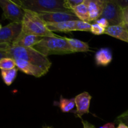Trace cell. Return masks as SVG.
Listing matches in <instances>:
<instances>
[{
    "label": "cell",
    "instance_id": "6da1fadb",
    "mask_svg": "<svg viewBox=\"0 0 128 128\" xmlns=\"http://www.w3.org/2000/svg\"><path fill=\"white\" fill-rule=\"evenodd\" d=\"M8 58L13 60H23L49 71L52 63L48 57L44 56L33 48L14 46L11 44L7 50Z\"/></svg>",
    "mask_w": 128,
    "mask_h": 128
},
{
    "label": "cell",
    "instance_id": "7a4b0ae2",
    "mask_svg": "<svg viewBox=\"0 0 128 128\" xmlns=\"http://www.w3.org/2000/svg\"><path fill=\"white\" fill-rule=\"evenodd\" d=\"M38 52L48 57L50 55H64L74 53L71 46L64 37H43L33 47Z\"/></svg>",
    "mask_w": 128,
    "mask_h": 128
},
{
    "label": "cell",
    "instance_id": "3957f363",
    "mask_svg": "<svg viewBox=\"0 0 128 128\" xmlns=\"http://www.w3.org/2000/svg\"><path fill=\"white\" fill-rule=\"evenodd\" d=\"M21 32L36 35L41 37H54L57 35L51 32L46 26V23L38 13L30 10H24V16L21 23Z\"/></svg>",
    "mask_w": 128,
    "mask_h": 128
},
{
    "label": "cell",
    "instance_id": "277c9868",
    "mask_svg": "<svg viewBox=\"0 0 128 128\" xmlns=\"http://www.w3.org/2000/svg\"><path fill=\"white\" fill-rule=\"evenodd\" d=\"M24 10L37 13L47 12H72L65 8L64 0H13Z\"/></svg>",
    "mask_w": 128,
    "mask_h": 128
},
{
    "label": "cell",
    "instance_id": "5b68a950",
    "mask_svg": "<svg viewBox=\"0 0 128 128\" xmlns=\"http://www.w3.org/2000/svg\"><path fill=\"white\" fill-rule=\"evenodd\" d=\"M101 18L108 21L110 26L124 24L123 10L116 0H104V6Z\"/></svg>",
    "mask_w": 128,
    "mask_h": 128
},
{
    "label": "cell",
    "instance_id": "8992f818",
    "mask_svg": "<svg viewBox=\"0 0 128 128\" xmlns=\"http://www.w3.org/2000/svg\"><path fill=\"white\" fill-rule=\"evenodd\" d=\"M0 8L2 10V16L11 22L21 24L24 16V10L12 0H0Z\"/></svg>",
    "mask_w": 128,
    "mask_h": 128
},
{
    "label": "cell",
    "instance_id": "52a82bcc",
    "mask_svg": "<svg viewBox=\"0 0 128 128\" xmlns=\"http://www.w3.org/2000/svg\"><path fill=\"white\" fill-rule=\"evenodd\" d=\"M38 14L46 22H60L80 20L72 12L56 11V12H40Z\"/></svg>",
    "mask_w": 128,
    "mask_h": 128
},
{
    "label": "cell",
    "instance_id": "ba28073f",
    "mask_svg": "<svg viewBox=\"0 0 128 128\" xmlns=\"http://www.w3.org/2000/svg\"><path fill=\"white\" fill-rule=\"evenodd\" d=\"M16 66L18 70L26 74L31 75L36 78H40L46 74L48 71L33 64L23 60H15Z\"/></svg>",
    "mask_w": 128,
    "mask_h": 128
},
{
    "label": "cell",
    "instance_id": "9c48e42d",
    "mask_svg": "<svg viewBox=\"0 0 128 128\" xmlns=\"http://www.w3.org/2000/svg\"><path fill=\"white\" fill-rule=\"evenodd\" d=\"M92 97L88 92H83L77 95L75 99L76 112L79 118L90 112V107Z\"/></svg>",
    "mask_w": 128,
    "mask_h": 128
},
{
    "label": "cell",
    "instance_id": "30bf717a",
    "mask_svg": "<svg viewBox=\"0 0 128 128\" xmlns=\"http://www.w3.org/2000/svg\"><path fill=\"white\" fill-rule=\"evenodd\" d=\"M42 38L43 37L31 34L23 33L21 31L18 36L12 42V44L24 48H33L35 45L39 43Z\"/></svg>",
    "mask_w": 128,
    "mask_h": 128
},
{
    "label": "cell",
    "instance_id": "8fae6325",
    "mask_svg": "<svg viewBox=\"0 0 128 128\" xmlns=\"http://www.w3.org/2000/svg\"><path fill=\"white\" fill-rule=\"evenodd\" d=\"M90 14V22L101 18L104 6V0H84Z\"/></svg>",
    "mask_w": 128,
    "mask_h": 128
},
{
    "label": "cell",
    "instance_id": "7c38bea8",
    "mask_svg": "<svg viewBox=\"0 0 128 128\" xmlns=\"http://www.w3.org/2000/svg\"><path fill=\"white\" fill-rule=\"evenodd\" d=\"M104 34L128 43V30L124 24L109 26L105 30Z\"/></svg>",
    "mask_w": 128,
    "mask_h": 128
},
{
    "label": "cell",
    "instance_id": "4fadbf2b",
    "mask_svg": "<svg viewBox=\"0 0 128 128\" xmlns=\"http://www.w3.org/2000/svg\"><path fill=\"white\" fill-rule=\"evenodd\" d=\"M46 26L51 32H70L76 31V21L60 22H46Z\"/></svg>",
    "mask_w": 128,
    "mask_h": 128
},
{
    "label": "cell",
    "instance_id": "5bb4252c",
    "mask_svg": "<svg viewBox=\"0 0 128 128\" xmlns=\"http://www.w3.org/2000/svg\"><path fill=\"white\" fill-rule=\"evenodd\" d=\"M94 58L98 66H107L111 63L112 60L111 50L108 48L100 49L95 54Z\"/></svg>",
    "mask_w": 128,
    "mask_h": 128
},
{
    "label": "cell",
    "instance_id": "9a60e30c",
    "mask_svg": "<svg viewBox=\"0 0 128 128\" xmlns=\"http://www.w3.org/2000/svg\"><path fill=\"white\" fill-rule=\"evenodd\" d=\"M64 38L70 45L73 52H88L90 51V46L88 42H84L78 39L69 38L65 36H64Z\"/></svg>",
    "mask_w": 128,
    "mask_h": 128
},
{
    "label": "cell",
    "instance_id": "2e32d148",
    "mask_svg": "<svg viewBox=\"0 0 128 128\" xmlns=\"http://www.w3.org/2000/svg\"><path fill=\"white\" fill-rule=\"evenodd\" d=\"M72 12L80 20L90 22V14L84 2L78 5L72 10Z\"/></svg>",
    "mask_w": 128,
    "mask_h": 128
},
{
    "label": "cell",
    "instance_id": "e0dca14e",
    "mask_svg": "<svg viewBox=\"0 0 128 128\" xmlns=\"http://www.w3.org/2000/svg\"><path fill=\"white\" fill-rule=\"evenodd\" d=\"M18 70V69L14 68L13 69L8 70H1V74L4 82L7 86H10L16 79L17 76Z\"/></svg>",
    "mask_w": 128,
    "mask_h": 128
},
{
    "label": "cell",
    "instance_id": "ac0fdd59",
    "mask_svg": "<svg viewBox=\"0 0 128 128\" xmlns=\"http://www.w3.org/2000/svg\"><path fill=\"white\" fill-rule=\"evenodd\" d=\"M76 106L75 99L63 98L61 96L60 100V108L62 112H68Z\"/></svg>",
    "mask_w": 128,
    "mask_h": 128
},
{
    "label": "cell",
    "instance_id": "d6986e66",
    "mask_svg": "<svg viewBox=\"0 0 128 128\" xmlns=\"http://www.w3.org/2000/svg\"><path fill=\"white\" fill-rule=\"evenodd\" d=\"M14 68H16V62L11 58H4L0 61V70H8Z\"/></svg>",
    "mask_w": 128,
    "mask_h": 128
},
{
    "label": "cell",
    "instance_id": "ffe728a7",
    "mask_svg": "<svg viewBox=\"0 0 128 128\" xmlns=\"http://www.w3.org/2000/svg\"><path fill=\"white\" fill-rule=\"evenodd\" d=\"M92 24L90 22L82 21L81 20L76 21V31H91Z\"/></svg>",
    "mask_w": 128,
    "mask_h": 128
},
{
    "label": "cell",
    "instance_id": "44dd1931",
    "mask_svg": "<svg viewBox=\"0 0 128 128\" xmlns=\"http://www.w3.org/2000/svg\"><path fill=\"white\" fill-rule=\"evenodd\" d=\"M84 0H64L65 8L72 11V10L78 5L83 3Z\"/></svg>",
    "mask_w": 128,
    "mask_h": 128
},
{
    "label": "cell",
    "instance_id": "7402d4cb",
    "mask_svg": "<svg viewBox=\"0 0 128 128\" xmlns=\"http://www.w3.org/2000/svg\"><path fill=\"white\" fill-rule=\"evenodd\" d=\"M105 30L106 29L94 22V24H92L91 32L95 35H101L104 34Z\"/></svg>",
    "mask_w": 128,
    "mask_h": 128
},
{
    "label": "cell",
    "instance_id": "603a6c76",
    "mask_svg": "<svg viewBox=\"0 0 128 128\" xmlns=\"http://www.w3.org/2000/svg\"><path fill=\"white\" fill-rule=\"evenodd\" d=\"M116 122L118 123H123L128 126V110L121 114L116 118Z\"/></svg>",
    "mask_w": 128,
    "mask_h": 128
},
{
    "label": "cell",
    "instance_id": "cb8c5ba5",
    "mask_svg": "<svg viewBox=\"0 0 128 128\" xmlns=\"http://www.w3.org/2000/svg\"><path fill=\"white\" fill-rule=\"evenodd\" d=\"M95 23L98 24L100 26H101V27L104 28H107L109 26H110V24H109L108 21L104 18H100L98 20H97L96 21H94Z\"/></svg>",
    "mask_w": 128,
    "mask_h": 128
},
{
    "label": "cell",
    "instance_id": "d4e9b609",
    "mask_svg": "<svg viewBox=\"0 0 128 128\" xmlns=\"http://www.w3.org/2000/svg\"><path fill=\"white\" fill-rule=\"evenodd\" d=\"M116 2L122 10L128 8V0H116Z\"/></svg>",
    "mask_w": 128,
    "mask_h": 128
},
{
    "label": "cell",
    "instance_id": "484cf974",
    "mask_svg": "<svg viewBox=\"0 0 128 128\" xmlns=\"http://www.w3.org/2000/svg\"><path fill=\"white\" fill-rule=\"evenodd\" d=\"M123 17L124 24H128V8L123 10Z\"/></svg>",
    "mask_w": 128,
    "mask_h": 128
},
{
    "label": "cell",
    "instance_id": "4316f807",
    "mask_svg": "<svg viewBox=\"0 0 128 128\" xmlns=\"http://www.w3.org/2000/svg\"><path fill=\"white\" fill-rule=\"evenodd\" d=\"M82 123L83 124V128H96L92 124L90 123L88 121H84V120H82Z\"/></svg>",
    "mask_w": 128,
    "mask_h": 128
},
{
    "label": "cell",
    "instance_id": "83f0119b",
    "mask_svg": "<svg viewBox=\"0 0 128 128\" xmlns=\"http://www.w3.org/2000/svg\"><path fill=\"white\" fill-rule=\"evenodd\" d=\"M4 58H8L7 50H0V61Z\"/></svg>",
    "mask_w": 128,
    "mask_h": 128
},
{
    "label": "cell",
    "instance_id": "f1b7e54d",
    "mask_svg": "<svg viewBox=\"0 0 128 128\" xmlns=\"http://www.w3.org/2000/svg\"><path fill=\"white\" fill-rule=\"evenodd\" d=\"M99 128H115V124L112 122H109V123L105 124L104 125Z\"/></svg>",
    "mask_w": 128,
    "mask_h": 128
},
{
    "label": "cell",
    "instance_id": "f546056e",
    "mask_svg": "<svg viewBox=\"0 0 128 128\" xmlns=\"http://www.w3.org/2000/svg\"><path fill=\"white\" fill-rule=\"evenodd\" d=\"M117 128H128V126H126V124L123 123H119L118 126Z\"/></svg>",
    "mask_w": 128,
    "mask_h": 128
},
{
    "label": "cell",
    "instance_id": "4dcf8cb0",
    "mask_svg": "<svg viewBox=\"0 0 128 128\" xmlns=\"http://www.w3.org/2000/svg\"><path fill=\"white\" fill-rule=\"evenodd\" d=\"M124 25L126 27V28H127V30H128V24H124Z\"/></svg>",
    "mask_w": 128,
    "mask_h": 128
},
{
    "label": "cell",
    "instance_id": "1f68e13d",
    "mask_svg": "<svg viewBox=\"0 0 128 128\" xmlns=\"http://www.w3.org/2000/svg\"><path fill=\"white\" fill-rule=\"evenodd\" d=\"M2 25L1 24H0V30H1V29H2Z\"/></svg>",
    "mask_w": 128,
    "mask_h": 128
},
{
    "label": "cell",
    "instance_id": "d6a6232c",
    "mask_svg": "<svg viewBox=\"0 0 128 128\" xmlns=\"http://www.w3.org/2000/svg\"><path fill=\"white\" fill-rule=\"evenodd\" d=\"M43 128H51V127H44Z\"/></svg>",
    "mask_w": 128,
    "mask_h": 128
}]
</instances>
